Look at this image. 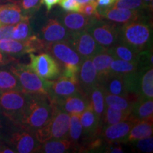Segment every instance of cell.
Instances as JSON below:
<instances>
[{
	"mask_svg": "<svg viewBox=\"0 0 153 153\" xmlns=\"http://www.w3.org/2000/svg\"><path fill=\"white\" fill-rule=\"evenodd\" d=\"M53 111V104L48 96L30 95L27 106L17 125L34 132L47 123Z\"/></svg>",
	"mask_w": 153,
	"mask_h": 153,
	"instance_id": "obj_1",
	"label": "cell"
},
{
	"mask_svg": "<svg viewBox=\"0 0 153 153\" xmlns=\"http://www.w3.org/2000/svg\"><path fill=\"white\" fill-rule=\"evenodd\" d=\"M107 51L114 59L137 62L140 53L120 41H118L114 46L107 50Z\"/></svg>",
	"mask_w": 153,
	"mask_h": 153,
	"instance_id": "obj_25",
	"label": "cell"
},
{
	"mask_svg": "<svg viewBox=\"0 0 153 153\" xmlns=\"http://www.w3.org/2000/svg\"><path fill=\"white\" fill-rule=\"evenodd\" d=\"M113 7L127 9H143L147 5L143 0H116Z\"/></svg>",
	"mask_w": 153,
	"mask_h": 153,
	"instance_id": "obj_35",
	"label": "cell"
},
{
	"mask_svg": "<svg viewBox=\"0 0 153 153\" xmlns=\"http://www.w3.org/2000/svg\"><path fill=\"white\" fill-rule=\"evenodd\" d=\"M116 0H96L97 9H108L113 7Z\"/></svg>",
	"mask_w": 153,
	"mask_h": 153,
	"instance_id": "obj_41",
	"label": "cell"
},
{
	"mask_svg": "<svg viewBox=\"0 0 153 153\" xmlns=\"http://www.w3.org/2000/svg\"><path fill=\"white\" fill-rule=\"evenodd\" d=\"M42 3L45 4L47 10L50 11L53 9V7L60 1V0H41Z\"/></svg>",
	"mask_w": 153,
	"mask_h": 153,
	"instance_id": "obj_43",
	"label": "cell"
},
{
	"mask_svg": "<svg viewBox=\"0 0 153 153\" xmlns=\"http://www.w3.org/2000/svg\"><path fill=\"white\" fill-rule=\"evenodd\" d=\"M28 17L23 14L18 4L9 3L0 5V24L15 25ZM29 17V16H28Z\"/></svg>",
	"mask_w": 153,
	"mask_h": 153,
	"instance_id": "obj_21",
	"label": "cell"
},
{
	"mask_svg": "<svg viewBox=\"0 0 153 153\" xmlns=\"http://www.w3.org/2000/svg\"><path fill=\"white\" fill-rule=\"evenodd\" d=\"M119 28L120 25L94 18L86 30L103 49L107 51L118 41Z\"/></svg>",
	"mask_w": 153,
	"mask_h": 153,
	"instance_id": "obj_6",
	"label": "cell"
},
{
	"mask_svg": "<svg viewBox=\"0 0 153 153\" xmlns=\"http://www.w3.org/2000/svg\"><path fill=\"white\" fill-rule=\"evenodd\" d=\"M2 152V153H14L16 152L14 149H11L9 148H3L1 149V152Z\"/></svg>",
	"mask_w": 153,
	"mask_h": 153,
	"instance_id": "obj_45",
	"label": "cell"
},
{
	"mask_svg": "<svg viewBox=\"0 0 153 153\" xmlns=\"http://www.w3.org/2000/svg\"><path fill=\"white\" fill-rule=\"evenodd\" d=\"M94 17H89L82 13H64L60 16V22L70 33L86 30Z\"/></svg>",
	"mask_w": 153,
	"mask_h": 153,
	"instance_id": "obj_19",
	"label": "cell"
},
{
	"mask_svg": "<svg viewBox=\"0 0 153 153\" xmlns=\"http://www.w3.org/2000/svg\"><path fill=\"white\" fill-rule=\"evenodd\" d=\"M143 9H127L111 7L104 9H98L101 19L118 25H123L144 18Z\"/></svg>",
	"mask_w": 153,
	"mask_h": 153,
	"instance_id": "obj_10",
	"label": "cell"
},
{
	"mask_svg": "<svg viewBox=\"0 0 153 153\" xmlns=\"http://www.w3.org/2000/svg\"><path fill=\"white\" fill-rule=\"evenodd\" d=\"M28 55L30 57L28 65L40 77L46 80H53L60 76V64L50 53L41 52L38 55H35L34 53H30Z\"/></svg>",
	"mask_w": 153,
	"mask_h": 153,
	"instance_id": "obj_7",
	"label": "cell"
},
{
	"mask_svg": "<svg viewBox=\"0 0 153 153\" xmlns=\"http://www.w3.org/2000/svg\"><path fill=\"white\" fill-rule=\"evenodd\" d=\"M90 1H96V0H90Z\"/></svg>",
	"mask_w": 153,
	"mask_h": 153,
	"instance_id": "obj_50",
	"label": "cell"
},
{
	"mask_svg": "<svg viewBox=\"0 0 153 153\" xmlns=\"http://www.w3.org/2000/svg\"><path fill=\"white\" fill-rule=\"evenodd\" d=\"M76 150V144L69 138L51 140L42 143L38 148V152L63 153Z\"/></svg>",
	"mask_w": 153,
	"mask_h": 153,
	"instance_id": "obj_22",
	"label": "cell"
},
{
	"mask_svg": "<svg viewBox=\"0 0 153 153\" xmlns=\"http://www.w3.org/2000/svg\"><path fill=\"white\" fill-rule=\"evenodd\" d=\"M45 51L48 52L62 68H80L82 62V57L66 42H57L47 44Z\"/></svg>",
	"mask_w": 153,
	"mask_h": 153,
	"instance_id": "obj_9",
	"label": "cell"
},
{
	"mask_svg": "<svg viewBox=\"0 0 153 153\" xmlns=\"http://www.w3.org/2000/svg\"><path fill=\"white\" fill-rule=\"evenodd\" d=\"M82 135L83 127L80 121V114H70L68 138L77 145V143L81 139Z\"/></svg>",
	"mask_w": 153,
	"mask_h": 153,
	"instance_id": "obj_33",
	"label": "cell"
},
{
	"mask_svg": "<svg viewBox=\"0 0 153 153\" xmlns=\"http://www.w3.org/2000/svg\"><path fill=\"white\" fill-rule=\"evenodd\" d=\"M15 59L10 55L5 54L0 51V66L8 64V63L14 61Z\"/></svg>",
	"mask_w": 153,
	"mask_h": 153,
	"instance_id": "obj_42",
	"label": "cell"
},
{
	"mask_svg": "<svg viewBox=\"0 0 153 153\" xmlns=\"http://www.w3.org/2000/svg\"><path fill=\"white\" fill-rule=\"evenodd\" d=\"M100 84L104 87L106 93L121 97H131L135 99L140 98L136 94L130 92L125 75L115 74L111 72V73Z\"/></svg>",
	"mask_w": 153,
	"mask_h": 153,
	"instance_id": "obj_14",
	"label": "cell"
},
{
	"mask_svg": "<svg viewBox=\"0 0 153 153\" xmlns=\"http://www.w3.org/2000/svg\"><path fill=\"white\" fill-rule=\"evenodd\" d=\"M59 4L60 7L67 11L79 12L81 8V4L76 0H60Z\"/></svg>",
	"mask_w": 153,
	"mask_h": 153,
	"instance_id": "obj_39",
	"label": "cell"
},
{
	"mask_svg": "<svg viewBox=\"0 0 153 153\" xmlns=\"http://www.w3.org/2000/svg\"><path fill=\"white\" fill-rule=\"evenodd\" d=\"M70 114L53 104L52 116L45 125L34 131L40 144L51 140L68 138Z\"/></svg>",
	"mask_w": 153,
	"mask_h": 153,
	"instance_id": "obj_3",
	"label": "cell"
},
{
	"mask_svg": "<svg viewBox=\"0 0 153 153\" xmlns=\"http://www.w3.org/2000/svg\"><path fill=\"white\" fill-rule=\"evenodd\" d=\"M138 99L131 97H121L118 95L111 94L105 92V102L107 106L121 111H131L134 104Z\"/></svg>",
	"mask_w": 153,
	"mask_h": 153,
	"instance_id": "obj_28",
	"label": "cell"
},
{
	"mask_svg": "<svg viewBox=\"0 0 153 153\" xmlns=\"http://www.w3.org/2000/svg\"><path fill=\"white\" fill-rule=\"evenodd\" d=\"M9 90H22L17 78L10 70L0 69V92Z\"/></svg>",
	"mask_w": 153,
	"mask_h": 153,
	"instance_id": "obj_32",
	"label": "cell"
},
{
	"mask_svg": "<svg viewBox=\"0 0 153 153\" xmlns=\"http://www.w3.org/2000/svg\"><path fill=\"white\" fill-rule=\"evenodd\" d=\"M0 51L10 56L37 52L32 36L25 41H17L12 38L1 40L0 41Z\"/></svg>",
	"mask_w": 153,
	"mask_h": 153,
	"instance_id": "obj_17",
	"label": "cell"
},
{
	"mask_svg": "<svg viewBox=\"0 0 153 153\" xmlns=\"http://www.w3.org/2000/svg\"><path fill=\"white\" fill-rule=\"evenodd\" d=\"M42 4L41 0H22L21 9L25 16H29L40 8Z\"/></svg>",
	"mask_w": 153,
	"mask_h": 153,
	"instance_id": "obj_36",
	"label": "cell"
},
{
	"mask_svg": "<svg viewBox=\"0 0 153 153\" xmlns=\"http://www.w3.org/2000/svg\"><path fill=\"white\" fill-rule=\"evenodd\" d=\"M80 121L83 127V134L87 137H94L100 133V120L90 104L80 114Z\"/></svg>",
	"mask_w": 153,
	"mask_h": 153,
	"instance_id": "obj_20",
	"label": "cell"
},
{
	"mask_svg": "<svg viewBox=\"0 0 153 153\" xmlns=\"http://www.w3.org/2000/svg\"><path fill=\"white\" fill-rule=\"evenodd\" d=\"M70 33L58 19H51L41 30V38L47 44L57 42H68Z\"/></svg>",
	"mask_w": 153,
	"mask_h": 153,
	"instance_id": "obj_13",
	"label": "cell"
},
{
	"mask_svg": "<svg viewBox=\"0 0 153 153\" xmlns=\"http://www.w3.org/2000/svg\"><path fill=\"white\" fill-rule=\"evenodd\" d=\"M14 25H3L0 26V41L12 38V31Z\"/></svg>",
	"mask_w": 153,
	"mask_h": 153,
	"instance_id": "obj_40",
	"label": "cell"
},
{
	"mask_svg": "<svg viewBox=\"0 0 153 153\" xmlns=\"http://www.w3.org/2000/svg\"><path fill=\"white\" fill-rule=\"evenodd\" d=\"M137 121L133 116L128 120L101 128V134L106 142L111 143L126 140L134 124Z\"/></svg>",
	"mask_w": 153,
	"mask_h": 153,
	"instance_id": "obj_15",
	"label": "cell"
},
{
	"mask_svg": "<svg viewBox=\"0 0 153 153\" xmlns=\"http://www.w3.org/2000/svg\"><path fill=\"white\" fill-rule=\"evenodd\" d=\"M78 3H79L80 4H86L89 1H90V0H76Z\"/></svg>",
	"mask_w": 153,
	"mask_h": 153,
	"instance_id": "obj_46",
	"label": "cell"
},
{
	"mask_svg": "<svg viewBox=\"0 0 153 153\" xmlns=\"http://www.w3.org/2000/svg\"><path fill=\"white\" fill-rule=\"evenodd\" d=\"M79 92H82V91L80 89L79 82L60 76L54 81H51L48 89V97L54 103Z\"/></svg>",
	"mask_w": 153,
	"mask_h": 153,
	"instance_id": "obj_11",
	"label": "cell"
},
{
	"mask_svg": "<svg viewBox=\"0 0 153 153\" xmlns=\"http://www.w3.org/2000/svg\"><path fill=\"white\" fill-rule=\"evenodd\" d=\"M67 43L77 53L82 60L91 59L96 55L105 51L96 42L87 30L71 33Z\"/></svg>",
	"mask_w": 153,
	"mask_h": 153,
	"instance_id": "obj_8",
	"label": "cell"
},
{
	"mask_svg": "<svg viewBox=\"0 0 153 153\" xmlns=\"http://www.w3.org/2000/svg\"><path fill=\"white\" fill-rule=\"evenodd\" d=\"M29 18L26 17L14 25L12 31V39L17 41H25L30 36Z\"/></svg>",
	"mask_w": 153,
	"mask_h": 153,
	"instance_id": "obj_34",
	"label": "cell"
},
{
	"mask_svg": "<svg viewBox=\"0 0 153 153\" xmlns=\"http://www.w3.org/2000/svg\"><path fill=\"white\" fill-rule=\"evenodd\" d=\"M80 13L85 16L89 17H94L97 19H101L98 13V9H97V4L96 1H90L89 2L81 4V8H80Z\"/></svg>",
	"mask_w": 153,
	"mask_h": 153,
	"instance_id": "obj_37",
	"label": "cell"
},
{
	"mask_svg": "<svg viewBox=\"0 0 153 153\" xmlns=\"http://www.w3.org/2000/svg\"><path fill=\"white\" fill-rule=\"evenodd\" d=\"M0 128H1V121H0Z\"/></svg>",
	"mask_w": 153,
	"mask_h": 153,
	"instance_id": "obj_49",
	"label": "cell"
},
{
	"mask_svg": "<svg viewBox=\"0 0 153 153\" xmlns=\"http://www.w3.org/2000/svg\"><path fill=\"white\" fill-rule=\"evenodd\" d=\"M106 152H110V153H122L123 152V148L120 146H115L109 148L107 150Z\"/></svg>",
	"mask_w": 153,
	"mask_h": 153,
	"instance_id": "obj_44",
	"label": "cell"
},
{
	"mask_svg": "<svg viewBox=\"0 0 153 153\" xmlns=\"http://www.w3.org/2000/svg\"><path fill=\"white\" fill-rule=\"evenodd\" d=\"M143 1H144L145 4L147 6H149V7H150V4H152V0H143Z\"/></svg>",
	"mask_w": 153,
	"mask_h": 153,
	"instance_id": "obj_47",
	"label": "cell"
},
{
	"mask_svg": "<svg viewBox=\"0 0 153 153\" xmlns=\"http://www.w3.org/2000/svg\"><path fill=\"white\" fill-rule=\"evenodd\" d=\"M137 62H128L119 59H114L111 63V72L121 75H128L137 72Z\"/></svg>",
	"mask_w": 153,
	"mask_h": 153,
	"instance_id": "obj_31",
	"label": "cell"
},
{
	"mask_svg": "<svg viewBox=\"0 0 153 153\" xmlns=\"http://www.w3.org/2000/svg\"><path fill=\"white\" fill-rule=\"evenodd\" d=\"M138 85V95L140 98H153V70L150 68L143 74Z\"/></svg>",
	"mask_w": 153,
	"mask_h": 153,
	"instance_id": "obj_30",
	"label": "cell"
},
{
	"mask_svg": "<svg viewBox=\"0 0 153 153\" xmlns=\"http://www.w3.org/2000/svg\"><path fill=\"white\" fill-rule=\"evenodd\" d=\"M114 57L107 51H104L91 58L100 83L111 73V63Z\"/></svg>",
	"mask_w": 153,
	"mask_h": 153,
	"instance_id": "obj_24",
	"label": "cell"
},
{
	"mask_svg": "<svg viewBox=\"0 0 153 153\" xmlns=\"http://www.w3.org/2000/svg\"><path fill=\"white\" fill-rule=\"evenodd\" d=\"M10 143L16 152L31 153L38 152L40 143L36 139L33 131L22 128L14 132L10 137Z\"/></svg>",
	"mask_w": 153,
	"mask_h": 153,
	"instance_id": "obj_12",
	"label": "cell"
},
{
	"mask_svg": "<svg viewBox=\"0 0 153 153\" xmlns=\"http://www.w3.org/2000/svg\"><path fill=\"white\" fill-rule=\"evenodd\" d=\"M53 104L70 114H81L90 104V101L89 95L79 92L60 99Z\"/></svg>",
	"mask_w": 153,
	"mask_h": 153,
	"instance_id": "obj_18",
	"label": "cell"
},
{
	"mask_svg": "<svg viewBox=\"0 0 153 153\" xmlns=\"http://www.w3.org/2000/svg\"><path fill=\"white\" fill-rule=\"evenodd\" d=\"M3 148H2V146H1V144H0V152H1V149H2Z\"/></svg>",
	"mask_w": 153,
	"mask_h": 153,
	"instance_id": "obj_48",
	"label": "cell"
},
{
	"mask_svg": "<svg viewBox=\"0 0 153 153\" xmlns=\"http://www.w3.org/2000/svg\"><path fill=\"white\" fill-rule=\"evenodd\" d=\"M89 97L91 106L101 123V120L106 107L105 102V91L102 85L99 84L94 87L89 94Z\"/></svg>",
	"mask_w": 153,
	"mask_h": 153,
	"instance_id": "obj_26",
	"label": "cell"
},
{
	"mask_svg": "<svg viewBox=\"0 0 153 153\" xmlns=\"http://www.w3.org/2000/svg\"><path fill=\"white\" fill-rule=\"evenodd\" d=\"M131 111H121L113 108L111 107L107 106L101 120V125L103 127L112 125V124L118 123L128 120L130 118Z\"/></svg>",
	"mask_w": 153,
	"mask_h": 153,
	"instance_id": "obj_29",
	"label": "cell"
},
{
	"mask_svg": "<svg viewBox=\"0 0 153 153\" xmlns=\"http://www.w3.org/2000/svg\"><path fill=\"white\" fill-rule=\"evenodd\" d=\"M1 24H0V26H1Z\"/></svg>",
	"mask_w": 153,
	"mask_h": 153,
	"instance_id": "obj_51",
	"label": "cell"
},
{
	"mask_svg": "<svg viewBox=\"0 0 153 153\" xmlns=\"http://www.w3.org/2000/svg\"><path fill=\"white\" fill-rule=\"evenodd\" d=\"M131 116L137 121L153 118L152 99L139 98L132 108Z\"/></svg>",
	"mask_w": 153,
	"mask_h": 153,
	"instance_id": "obj_27",
	"label": "cell"
},
{
	"mask_svg": "<svg viewBox=\"0 0 153 153\" xmlns=\"http://www.w3.org/2000/svg\"><path fill=\"white\" fill-rule=\"evenodd\" d=\"M80 89L86 94L89 95L91 89L100 84L92 61L90 58L82 60L78 76Z\"/></svg>",
	"mask_w": 153,
	"mask_h": 153,
	"instance_id": "obj_16",
	"label": "cell"
},
{
	"mask_svg": "<svg viewBox=\"0 0 153 153\" xmlns=\"http://www.w3.org/2000/svg\"><path fill=\"white\" fill-rule=\"evenodd\" d=\"M153 133V118L141 120L134 124L129 132L126 141L133 143L140 139L152 136Z\"/></svg>",
	"mask_w": 153,
	"mask_h": 153,
	"instance_id": "obj_23",
	"label": "cell"
},
{
	"mask_svg": "<svg viewBox=\"0 0 153 153\" xmlns=\"http://www.w3.org/2000/svg\"><path fill=\"white\" fill-rule=\"evenodd\" d=\"M9 70L17 78L21 89L29 95H44L48 97L51 81L40 77L30 69L28 65L16 63Z\"/></svg>",
	"mask_w": 153,
	"mask_h": 153,
	"instance_id": "obj_4",
	"label": "cell"
},
{
	"mask_svg": "<svg viewBox=\"0 0 153 153\" xmlns=\"http://www.w3.org/2000/svg\"><path fill=\"white\" fill-rule=\"evenodd\" d=\"M152 38L150 25L145 19L120 25L118 41L128 45L137 52L145 51Z\"/></svg>",
	"mask_w": 153,
	"mask_h": 153,
	"instance_id": "obj_2",
	"label": "cell"
},
{
	"mask_svg": "<svg viewBox=\"0 0 153 153\" xmlns=\"http://www.w3.org/2000/svg\"><path fill=\"white\" fill-rule=\"evenodd\" d=\"M136 148L140 152L150 153L153 151V137L152 136L140 139L136 141Z\"/></svg>",
	"mask_w": 153,
	"mask_h": 153,
	"instance_id": "obj_38",
	"label": "cell"
},
{
	"mask_svg": "<svg viewBox=\"0 0 153 153\" xmlns=\"http://www.w3.org/2000/svg\"><path fill=\"white\" fill-rule=\"evenodd\" d=\"M30 95L22 90L0 92V110L6 117L18 124L27 106Z\"/></svg>",
	"mask_w": 153,
	"mask_h": 153,
	"instance_id": "obj_5",
	"label": "cell"
}]
</instances>
